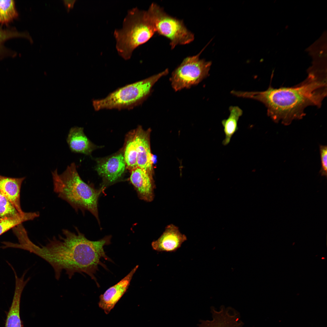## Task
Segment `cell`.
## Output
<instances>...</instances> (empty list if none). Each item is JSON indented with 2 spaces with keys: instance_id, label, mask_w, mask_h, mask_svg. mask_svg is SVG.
Returning a JSON list of instances; mask_svg holds the SVG:
<instances>
[{
  "instance_id": "3957f363",
  "label": "cell",
  "mask_w": 327,
  "mask_h": 327,
  "mask_svg": "<svg viewBox=\"0 0 327 327\" xmlns=\"http://www.w3.org/2000/svg\"><path fill=\"white\" fill-rule=\"evenodd\" d=\"M54 191L58 197L67 202L76 211L87 210L99 222L98 197L102 188L96 190L84 182L79 175L74 163L68 166L59 174L56 169L52 172Z\"/></svg>"
},
{
  "instance_id": "ac0fdd59",
  "label": "cell",
  "mask_w": 327,
  "mask_h": 327,
  "mask_svg": "<svg viewBox=\"0 0 327 327\" xmlns=\"http://www.w3.org/2000/svg\"><path fill=\"white\" fill-rule=\"evenodd\" d=\"M22 38H25L32 43L33 40L28 33L19 32L15 28L3 29L0 27V61L8 56H15L16 53L6 48L5 42L10 39Z\"/></svg>"
},
{
  "instance_id": "6da1fadb",
  "label": "cell",
  "mask_w": 327,
  "mask_h": 327,
  "mask_svg": "<svg viewBox=\"0 0 327 327\" xmlns=\"http://www.w3.org/2000/svg\"><path fill=\"white\" fill-rule=\"evenodd\" d=\"M77 232L68 230H62L63 236L59 239L53 237L44 246L34 244L28 251L40 257L53 268L55 276L60 279L63 270L69 279L76 273H85L97 283L94 274L102 258L111 260L106 255L104 246L111 243V236L96 241L87 239L77 229Z\"/></svg>"
},
{
  "instance_id": "5bb4252c",
  "label": "cell",
  "mask_w": 327,
  "mask_h": 327,
  "mask_svg": "<svg viewBox=\"0 0 327 327\" xmlns=\"http://www.w3.org/2000/svg\"><path fill=\"white\" fill-rule=\"evenodd\" d=\"M25 177L12 178L0 175V191L20 213H24L21 207L20 192Z\"/></svg>"
},
{
  "instance_id": "7c38bea8",
  "label": "cell",
  "mask_w": 327,
  "mask_h": 327,
  "mask_svg": "<svg viewBox=\"0 0 327 327\" xmlns=\"http://www.w3.org/2000/svg\"><path fill=\"white\" fill-rule=\"evenodd\" d=\"M187 239L186 236L173 224L166 226L165 230L157 240L151 243L153 249L158 252H175Z\"/></svg>"
},
{
  "instance_id": "9c48e42d",
  "label": "cell",
  "mask_w": 327,
  "mask_h": 327,
  "mask_svg": "<svg viewBox=\"0 0 327 327\" xmlns=\"http://www.w3.org/2000/svg\"><path fill=\"white\" fill-rule=\"evenodd\" d=\"M126 168L123 152H121L97 160L96 170L105 181L112 183L121 177Z\"/></svg>"
},
{
  "instance_id": "7402d4cb",
  "label": "cell",
  "mask_w": 327,
  "mask_h": 327,
  "mask_svg": "<svg viewBox=\"0 0 327 327\" xmlns=\"http://www.w3.org/2000/svg\"><path fill=\"white\" fill-rule=\"evenodd\" d=\"M19 213L0 191V217H10Z\"/></svg>"
},
{
  "instance_id": "ba28073f",
  "label": "cell",
  "mask_w": 327,
  "mask_h": 327,
  "mask_svg": "<svg viewBox=\"0 0 327 327\" xmlns=\"http://www.w3.org/2000/svg\"><path fill=\"white\" fill-rule=\"evenodd\" d=\"M212 319L200 320L196 327H243L239 313L230 307L222 306L218 310L211 308Z\"/></svg>"
},
{
  "instance_id": "52a82bcc",
  "label": "cell",
  "mask_w": 327,
  "mask_h": 327,
  "mask_svg": "<svg viewBox=\"0 0 327 327\" xmlns=\"http://www.w3.org/2000/svg\"><path fill=\"white\" fill-rule=\"evenodd\" d=\"M206 47L197 55L185 58L173 72L170 80L176 91L197 84L208 76L212 63L199 58Z\"/></svg>"
},
{
  "instance_id": "ffe728a7",
  "label": "cell",
  "mask_w": 327,
  "mask_h": 327,
  "mask_svg": "<svg viewBox=\"0 0 327 327\" xmlns=\"http://www.w3.org/2000/svg\"><path fill=\"white\" fill-rule=\"evenodd\" d=\"M39 216L38 212H24L14 216L0 217V235L22 223L32 220Z\"/></svg>"
},
{
  "instance_id": "4fadbf2b",
  "label": "cell",
  "mask_w": 327,
  "mask_h": 327,
  "mask_svg": "<svg viewBox=\"0 0 327 327\" xmlns=\"http://www.w3.org/2000/svg\"><path fill=\"white\" fill-rule=\"evenodd\" d=\"M130 180L139 198L148 202H152L155 195V185L153 174L139 167L130 171Z\"/></svg>"
},
{
  "instance_id": "9a60e30c",
  "label": "cell",
  "mask_w": 327,
  "mask_h": 327,
  "mask_svg": "<svg viewBox=\"0 0 327 327\" xmlns=\"http://www.w3.org/2000/svg\"><path fill=\"white\" fill-rule=\"evenodd\" d=\"M23 279H15V287L12 302L7 315L4 327H23L20 317V303L23 291L27 284Z\"/></svg>"
},
{
  "instance_id": "44dd1931",
  "label": "cell",
  "mask_w": 327,
  "mask_h": 327,
  "mask_svg": "<svg viewBox=\"0 0 327 327\" xmlns=\"http://www.w3.org/2000/svg\"><path fill=\"white\" fill-rule=\"evenodd\" d=\"M18 16L13 0H0V23L7 25Z\"/></svg>"
},
{
  "instance_id": "2e32d148",
  "label": "cell",
  "mask_w": 327,
  "mask_h": 327,
  "mask_svg": "<svg viewBox=\"0 0 327 327\" xmlns=\"http://www.w3.org/2000/svg\"><path fill=\"white\" fill-rule=\"evenodd\" d=\"M67 141L71 151L89 155L96 148L84 132L83 128L74 126L70 130Z\"/></svg>"
},
{
  "instance_id": "cb8c5ba5",
  "label": "cell",
  "mask_w": 327,
  "mask_h": 327,
  "mask_svg": "<svg viewBox=\"0 0 327 327\" xmlns=\"http://www.w3.org/2000/svg\"><path fill=\"white\" fill-rule=\"evenodd\" d=\"M76 0H63V3L68 11L73 7Z\"/></svg>"
},
{
  "instance_id": "5b68a950",
  "label": "cell",
  "mask_w": 327,
  "mask_h": 327,
  "mask_svg": "<svg viewBox=\"0 0 327 327\" xmlns=\"http://www.w3.org/2000/svg\"><path fill=\"white\" fill-rule=\"evenodd\" d=\"M168 73L167 69L148 78L118 88L104 98L93 100V107L97 111L133 108L142 104L150 95L156 82Z\"/></svg>"
},
{
  "instance_id": "d6986e66",
  "label": "cell",
  "mask_w": 327,
  "mask_h": 327,
  "mask_svg": "<svg viewBox=\"0 0 327 327\" xmlns=\"http://www.w3.org/2000/svg\"><path fill=\"white\" fill-rule=\"evenodd\" d=\"M123 155L126 168L130 171L138 167L134 129L130 132L126 136Z\"/></svg>"
},
{
  "instance_id": "277c9868",
  "label": "cell",
  "mask_w": 327,
  "mask_h": 327,
  "mask_svg": "<svg viewBox=\"0 0 327 327\" xmlns=\"http://www.w3.org/2000/svg\"><path fill=\"white\" fill-rule=\"evenodd\" d=\"M156 32L148 10L137 7L129 10L124 18L121 28L114 33L117 51L122 58L128 60L134 51L147 42Z\"/></svg>"
},
{
  "instance_id": "7a4b0ae2",
  "label": "cell",
  "mask_w": 327,
  "mask_h": 327,
  "mask_svg": "<svg viewBox=\"0 0 327 327\" xmlns=\"http://www.w3.org/2000/svg\"><path fill=\"white\" fill-rule=\"evenodd\" d=\"M235 94L261 102L274 122L288 125L294 120L302 118L308 106L320 107L326 95V83L308 75L306 80L294 87L275 88L270 85L264 91H236Z\"/></svg>"
},
{
  "instance_id": "8fae6325",
  "label": "cell",
  "mask_w": 327,
  "mask_h": 327,
  "mask_svg": "<svg viewBox=\"0 0 327 327\" xmlns=\"http://www.w3.org/2000/svg\"><path fill=\"white\" fill-rule=\"evenodd\" d=\"M134 130L137 166L153 174L150 138L151 130L149 128L145 130L140 126Z\"/></svg>"
},
{
  "instance_id": "e0dca14e",
  "label": "cell",
  "mask_w": 327,
  "mask_h": 327,
  "mask_svg": "<svg viewBox=\"0 0 327 327\" xmlns=\"http://www.w3.org/2000/svg\"><path fill=\"white\" fill-rule=\"evenodd\" d=\"M229 110L230 114L228 118L222 121L223 127L225 138L223 141V145H228L232 137L238 130V122L243 114V111L238 106H230Z\"/></svg>"
},
{
  "instance_id": "30bf717a",
  "label": "cell",
  "mask_w": 327,
  "mask_h": 327,
  "mask_svg": "<svg viewBox=\"0 0 327 327\" xmlns=\"http://www.w3.org/2000/svg\"><path fill=\"white\" fill-rule=\"evenodd\" d=\"M138 266H135L124 278L115 285L110 287L99 296V307L106 314H109L115 304L126 292L133 275Z\"/></svg>"
},
{
  "instance_id": "603a6c76",
  "label": "cell",
  "mask_w": 327,
  "mask_h": 327,
  "mask_svg": "<svg viewBox=\"0 0 327 327\" xmlns=\"http://www.w3.org/2000/svg\"><path fill=\"white\" fill-rule=\"evenodd\" d=\"M321 162L320 173L322 176L326 177L327 172V147L326 145H321L319 147Z\"/></svg>"
},
{
  "instance_id": "8992f818",
  "label": "cell",
  "mask_w": 327,
  "mask_h": 327,
  "mask_svg": "<svg viewBox=\"0 0 327 327\" xmlns=\"http://www.w3.org/2000/svg\"><path fill=\"white\" fill-rule=\"evenodd\" d=\"M154 23L156 32L169 39L173 49L178 45H185L194 39L182 21L170 16L162 8L152 3L147 10Z\"/></svg>"
}]
</instances>
